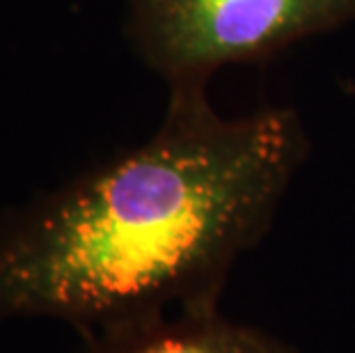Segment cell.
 <instances>
[{"mask_svg":"<svg viewBox=\"0 0 355 353\" xmlns=\"http://www.w3.org/2000/svg\"><path fill=\"white\" fill-rule=\"evenodd\" d=\"M168 92L145 142L0 221V321L46 317L87 333L220 305L312 142L293 108L225 117L209 87Z\"/></svg>","mask_w":355,"mask_h":353,"instance_id":"obj_1","label":"cell"},{"mask_svg":"<svg viewBox=\"0 0 355 353\" xmlns=\"http://www.w3.org/2000/svg\"><path fill=\"white\" fill-rule=\"evenodd\" d=\"M355 24V0H124L133 53L168 89L209 87L218 71Z\"/></svg>","mask_w":355,"mask_h":353,"instance_id":"obj_2","label":"cell"},{"mask_svg":"<svg viewBox=\"0 0 355 353\" xmlns=\"http://www.w3.org/2000/svg\"><path fill=\"white\" fill-rule=\"evenodd\" d=\"M80 353H300L275 335L211 310H161L83 333Z\"/></svg>","mask_w":355,"mask_h":353,"instance_id":"obj_3","label":"cell"}]
</instances>
